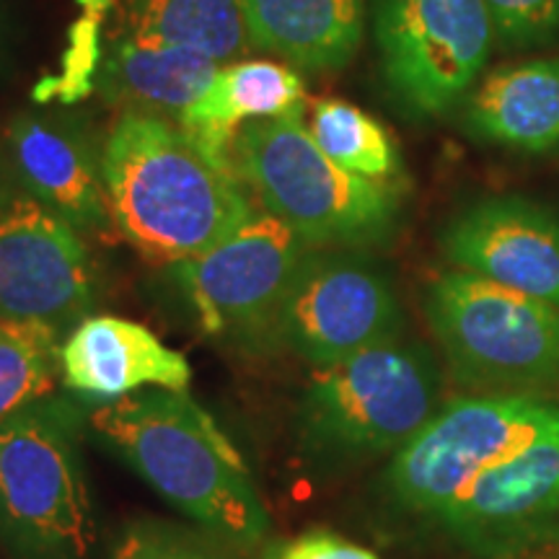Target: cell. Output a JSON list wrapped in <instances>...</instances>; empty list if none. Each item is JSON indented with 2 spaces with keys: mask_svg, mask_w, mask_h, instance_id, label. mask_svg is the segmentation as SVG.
<instances>
[{
  "mask_svg": "<svg viewBox=\"0 0 559 559\" xmlns=\"http://www.w3.org/2000/svg\"><path fill=\"white\" fill-rule=\"evenodd\" d=\"M102 181L115 228L153 264L205 254L257 213L234 166L140 111H122L104 140Z\"/></svg>",
  "mask_w": 559,
  "mask_h": 559,
  "instance_id": "6da1fadb",
  "label": "cell"
},
{
  "mask_svg": "<svg viewBox=\"0 0 559 559\" xmlns=\"http://www.w3.org/2000/svg\"><path fill=\"white\" fill-rule=\"evenodd\" d=\"M5 156L21 192L62 215L81 234L115 228L102 181V156L75 117L21 111L5 128Z\"/></svg>",
  "mask_w": 559,
  "mask_h": 559,
  "instance_id": "5bb4252c",
  "label": "cell"
},
{
  "mask_svg": "<svg viewBox=\"0 0 559 559\" xmlns=\"http://www.w3.org/2000/svg\"><path fill=\"white\" fill-rule=\"evenodd\" d=\"M559 432V404L542 396L477 394L440 404L391 459L383 487L404 513L428 523L502 461Z\"/></svg>",
  "mask_w": 559,
  "mask_h": 559,
  "instance_id": "52a82bcc",
  "label": "cell"
},
{
  "mask_svg": "<svg viewBox=\"0 0 559 559\" xmlns=\"http://www.w3.org/2000/svg\"><path fill=\"white\" fill-rule=\"evenodd\" d=\"M425 313L464 386L519 396L559 389L557 306L451 270L428 288Z\"/></svg>",
  "mask_w": 559,
  "mask_h": 559,
  "instance_id": "5b68a950",
  "label": "cell"
},
{
  "mask_svg": "<svg viewBox=\"0 0 559 559\" xmlns=\"http://www.w3.org/2000/svg\"><path fill=\"white\" fill-rule=\"evenodd\" d=\"M124 34L192 47L218 60L239 62L249 50L239 0H120Z\"/></svg>",
  "mask_w": 559,
  "mask_h": 559,
  "instance_id": "ffe728a7",
  "label": "cell"
},
{
  "mask_svg": "<svg viewBox=\"0 0 559 559\" xmlns=\"http://www.w3.org/2000/svg\"><path fill=\"white\" fill-rule=\"evenodd\" d=\"M62 381L70 391L120 400L143 389L187 391L192 366L148 326L120 317H88L60 347Z\"/></svg>",
  "mask_w": 559,
  "mask_h": 559,
  "instance_id": "9a60e30c",
  "label": "cell"
},
{
  "mask_svg": "<svg viewBox=\"0 0 559 559\" xmlns=\"http://www.w3.org/2000/svg\"><path fill=\"white\" fill-rule=\"evenodd\" d=\"M223 66L192 47L132 37L111 39L99 75L102 96L122 111L177 122L205 94Z\"/></svg>",
  "mask_w": 559,
  "mask_h": 559,
  "instance_id": "2e32d148",
  "label": "cell"
},
{
  "mask_svg": "<svg viewBox=\"0 0 559 559\" xmlns=\"http://www.w3.org/2000/svg\"><path fill=\"white\" fill-rule=\"evenodd\" d=\"M249 45L309 73L345 68L358 52L366 0H239Z\"/></svg>",
  "mask_w": 559,
  "mask_h": 559,
  "instance_id": "e0dca14e",
  "label": "cell"
},
{
  "mask_svg": "<svg viewBox=\"0 0 559 559\" xmlns=\"http://www.w3.org/2000/svg\"><path fill=\"white\" fill-rule=\"evenodd\" d=\"M16 192H21V190L16 185V177H13L11 160H9V156H5L3 145H0V207H3Z\"/></svg>",
  "mask_w": 559,
  "mask_h": 559,
  "instance_id": "4316f807",
  "label": "cell"
},
{
  "mask_svg": "<svg viewBox=\"0 0 559 559\" xmlns=\"http://www.w3.org/2000/svg\"><path fill=\"white\" fill-rule=\"evenodd\" d=\"M402 306L379 264L353 251L311 249L280 306L267 345L326 368L400 340Z\"/></svg>",
  "mask_w": 559,
  "mask_h": 559,
  "instance_id": "ba28073f",
  "label": "cell"
},
{
  "mask_svg": "<svg viewBox=\"0 0 559 559\" xmlns=\"http://www.w3.org/2000/svg\"><path fill=\"white\" fill-rule=\"evenodd\" d=\"M479 559H519L559 539V432L472 479L428 521Z\"/></svg>",
  "mask_w": 559,
  "mask_h": 559,
  "instance_id": "7c38bea8",
  "label": "cell"
},
{
  "mask_svg": "<svg viewBox=\"0 0 559 559\" xmlns=\"http://www.w3.org/2000/svg\"><path fill=\"white\" fill-rule=\"evenodd\" d=\"M547 559H559V551H557V555H549Z\"/></svg>",
  "mask_w": 559,
  "mask_h": 559,
  "instance_id": "f1b7e54d",
  "label": "cell"
},
{
  "mask_svg": "<svg viewBox=\"0 0 559 559\" xmlns=\"http://www.w3.org/2000/svg\"><path fill=\"white\" fill-rule=\"evenodd\" d=\"M495 37L508 47H534L559 34V0H485Z\"/></svg>",
  "mask_w": 559,
  "mask_h": 559,
  "instance_id": "d4e9b609",
  "label": "cell"
},
{
  "mask_svg": "<svg viewBox=\"0 0 559 559\" xmlns=\"http://www.w3.org/2000/svg\"><path fill=\"white\" fill-rule=\"evenodd\" d=\"M91 428L140 479L210 534L257 547L267 510L247 461L187 391L145 389L91 409Z\"/></svg>",
  "mask_w": 559,
  "mask_h": 559,
  "instance_id": "7a4b0ae2",
  "label": "cell"
},
{
  "mask_svg": "<svg viewBox=\"0 0 559 559\" xmlns=\"http://www.w3.org/2000/svg\"><path fill=\"white\" fill-rule=\"evenodd\" d=\"M311 135L321 151L342 169L362 179L391 185L402 174V158L394 138L379 120L342 99L313 104Z\"/></svg>",
  "mask_w": 559,
  "mask_h": 559,
  "instance_id": "44dd1931",
  "label": "cell"
},
{
  "mask_svg": "<svg viewBox=\"0 0 559 559\" xmlns=\"http://www.w3.org/2000/svg\"><path fill=\"white\" fill-rule=\"evenodd\" d=\"M492 39L485 0H376L383 79L412 115L456 107L479 81Z\"/></svg>",
  "mask_w": 559,
  "mask_h": 559,
  "instance_id": "9c48e42d",
  "label": "cell"
},
{
  "mask_svg": "<svg viewBox=\"0 0 559 559\" xmlns=\"http://www.w3.org/2000/svg\"><path fill=\"white\" fill-rule=\"evenodd\" d=\"M304 81L293 68L270 60H239L218 70L177 124L210 158L234 166V140L243 124L304 109Z\"/></svg>",
  "mask_w": 559,
  "mask_h": 559,
  "instance_id": "ac0fdd59",
  "label": "cell"
},
{
  "mask_svg": "<svg viewBox=\"0 0 559 559\" xmlns=\"http://www.w3.org/2000/svg\"><path fill=\"white\" fill-rule=\"evenodd\" d=\"M96 298V270L81 230L32 194L0 207V319L60 345Z\"/></svg>",
  "mask_w": 559,
  "mask_h": 559,
  "instance_id": "8fae6325",
  "label": "cell"
},
{
  "mask_svg": "<svg viewBox=\"0 0 559 559\" xmlns=\"http://www.w3.org/2000/svg\"><path fill=\"white\" fill-rule=\"evenodd\" d=\"M60 342L0 319V423L50 400L62 376Z\"/></svg>",
  "mask_w": 559,
  "mask_h": 559,
  "instance_id": "7402d4cb",
  "label": "cell"
},
{
  "mask_svg": "<svg viewBox=\"0 0 559 559\" xmlns=\"http://www.w3.org/2000/svg\"><path fill=\"white\" fill-rule=\"evenodd\" d=\"M102 16L99 11H86V16L70 26L68 50L62 55V73L58 79H47L34 91L37 102H50L58 96L62 104H73L91 94L96 86V70L102 60Z\"/></svg>",
  "mask_w": 559,
  "mask_h": 559,
  "instance_id": "603a6c76",
  "label": "cell"
},
{
  "mask_svg": "<svg viewBox=\"0 0 559 559\" xmlns=\"http://www.w3.org/2000/svg\"><path fill=\"white\" fill-rule=\"evenodd\" d=\"M466 128L513 151L559 148V60L495 68L466 102Z\"/></svg>",
  "mask_w": 559,
  "mask_h": 559,
  "instance_id": "d6986e66",
  "label": "cell"
},
{
  "mask_svg": "<svg viewBox=\"0 0 559 559\" xmlns=\"http://www.w3.org/2000/svg\"><path fill=\"white\" fill-rule=\"evenodd\" d=\"M309 251L296 230L262 210L228 239L174 270L207 337L264 347Z\"/></svg>",
  "mask_w": 559,
  "mask_h": 559,
  "instance_id": "30bf717a",
  "label": "cell"
},
{
  "mask_svg": "<svg viewBox=\"0 0 559 559\" xmlns=\"http://www.w3.org/2000/svg\"><path fill=\"white\" fill-rule=\"evenodd\" d=\"M234 166L264 213L296 230L311 249L381 243L400 218L394 185L334 164L304 128V109L243 124L234 140Z\"/></svg>",
  "mask_w": 559,
  "mask_h": 559,
  "instance_id": "277c9868",
  "label": "cell"
},
{
  "mask_svg": "<svg viewBox=\"0 0 559 559\" xmlns=\"http://www.w3.org/2000/svg\"><path fill=\"white\" fill-rule=\"evenodd\" d=\"M70 415L47 400L0 423V542L16 559H86L96 542Z\"/></svg>",
  "mask_w": 559,
  "mask_h": 559,
  "instance_id": "8992f818",
  "label": "cell"
},
{
  "mask_svg": "<svg viewBox=\"0 0 559 559\" xmlns=\"http://www.w3.org/2000/svg\"><path fill=\"white\" fill-rule=\"evenodd\" d=\"M443 376L419 342L391 340L313 368L296 412L300 456L345 469L396 453L440 407Z\"/></svg>",
  "mask_w": 559,
  "mask_h": 559,
  "instance_id": "3957f363",
  "label": "cell"
},
{
  "mask_svg": "<svg viewBox=\"0 0 559 559\" xmlns=\"http://www.w3.org/2000/svg\"><path fill=\"white\" fill-rule=\"evenodd\" d=\"M440 243L456 270L559 309V215L539 202L515 194L474 202Z\"/></svg>",
  "mask_w": 559,
  "mask_h": 559,
  "instance_id": "4fadbf2b",
  "label": "cell"
},
{
  "mask_svg": "<svg viewBox=\"0 0 559 559\" xmlns=\"http://www.w3.org/2000/svg\"><path fill=\"white\" fill-rule=\"evenodd\" d=\"M111 559H228L223 551L190 534L185 528L166 526V523L140 521L124 528L117 542Z\"/></svg>",
  "mask_w": 559,
  "mask_h": 559,
  "instance_id": "cb8c5ba5",
  "label": "cell"
},
{
  "mask_svg": "<svg viewBox=\"0 0 559 559\" xmlns=\"http://www.w3.org/2000/svg\"><path fill=\"white\" fill-rule=\"evenodd\" d=\"M270 559H381L373 551L330 531H311L275 549Z\"/></svg>",
  "mask_w": 559,
  "mask_h": 559,
  "instance_id": "484cf974",
  "label": "cell"
},
{
  "mask_svg": "<svg viewBox=\"0 0 559 559\" xmlns=\"http://www.w3.org/2000/svg\"><path fill=\"white\" fill-rule=\"evenodd\" d=\"M11 45V16L5 0H0V62H5V52Z\"/></svg>",
  "mask_w": 559,
  "mask_h": 559,
  "instance_id": "83f0119b",
  "label": "cell"
}]
</instances>
